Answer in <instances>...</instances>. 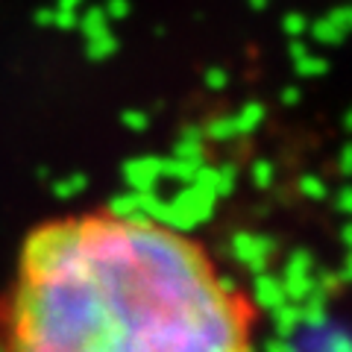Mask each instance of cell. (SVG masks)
Returning <instances> with one entry per match:
<instances>
[{
	"label": "cell",
	"mask_w": 352,
	"mask_h": 352,
	"mask_svg": "<svg viewBox=\"0 0 352 352\" xmlns=\"http://www.w3.org/2000/svg\"><path fill=\"white\" fill-rule=\"evenodd\" d=\"M250 3H252V6H267L270 0H250Z\"/></svg>",
	"instance_id": "obj_25"
},
{
	"label": "cell",
	"mask_w": 352,
	"mask_h": 352,
	"mask_svg": "<svg viewBox=\"0 0 352 352\" xmlns=\"http://www.w3.org/2000/svg\"><path fill=\"white\" fill-rule=\"evenodd\" d=\"M206 82H208V85H212V88H223V85H226V74L214 68L212 74H208V76H206Z\"/></svg>",
	"instance_id": "obj_21"
},
{
	"label": "cell",
	"mask_w": 352,
	"mask_h": 352,
	"mask_svg": "<svg viewBox=\"0 0 352 352\" xmlns=\"http://www.w3.org/2000/svg\"><path fill=\"white\" fill-rule=\"evenodd\" d=\"M314 288V279H311V258L305 252H296V256L288 261L285 267V279H282V291L294 296V300H305Z\"/></svg>",
	"instance_id": "obj_4"
},
{
	"label": "cell",
	"mask_w": 352,
	"mask_h": 352,
	"mask_svg": "<svg viewBox=\"0 0 352 352\" xmlns=\"http://www.w3.org/2000/svg\"><path fill=\"white\" fill-rule=\"evenodd\" d=\"M88 185V179L82 173H74V176H65V179L59 182H53V194L62 197V200H68V197H76V194H82V188Z\"/></svg>",
	"instance_id": "obj_12"
},
{
	"label": "cell",
	"mask_w": 352,
	"mask_h": 352,
	"mask_svg": "<svg viewBox=\"0 0 352 352\" xmlns=\"http://www.w3.org/2000/svg\"><path fill=\"white\" fill-rule=\"evenodd\" d=\"M76 21H80L76 9H53V21H50V24L68 30V27H76Z\"/></svg>",
	"instance_id": "obj_16"
},
{
	"label": "cell",
	"mask_w": 352,
	"mask_h": 352,
	"mask_svg": "<svg viewBox=\"0 0 352 352\" xmlns=\"http://www.w3.org/2000/svg\"><path fill=\"white\" fill-rule=\"evenodd\" d=\"M338 212H349V200H346V191L338 197Z\"/></svg>",
	"instance_id": "obj_23"
},
{
	"label": "cell",
	"mask_w": 352,
	"mask_h": 352,
	"mask_svg": "<svg viewBox=\"0 0 352 352\" xmlns=\"http://www.w3.org/2000/svg\"><path fill=\"white\" fill-rule=\"evenodd\" d=\"M349 24V9H335L332 15H326L323 21H317V24L311 27L314 32V38L320 41V44H338L340 38H344V30Z\"/></svg>",
	"instance_id": "obj_6"
},
{
	"label": "cell",
	"mask_w": 352,
	"mask_h": 352,
	"mask_svg": "<svg viewBox=\"0 0 352 352\" xmlns=\"http://www.w3.org/2000/svg\"><path fill=\"white\" fill-rule=\"evenodd\" d=\"M256 294H258V302H261V305L279 308V305L285 302V291H282V282H279V279H273V276H258Z\"/></svg>",
	"instance_id": "obj_7"
},
{
	"label": "cell",
	"mask_w": 352,
	"mask_h": 352,
	"mask_svg": "<svg viewBox=\"0 0 352 352\" xmlns=\"http://www.w3.org/2000/svg\"><path fill=\"white\" fill-rule=\"evenodd\" d=\"M36 21H38L41 27H47L50 21H53V12H50V9H38V12H36Z\"/></svg>",
	"instance_id": "obj_22"
},
{
	"label": "cell",
	"mask_w": 352,
	"mask_h": 352,
	"mask_svg": "<svg viewBox=\"0 0 352 352\" xmlns=\"http://www.w3.org/2000/svg\"><path fill=\"white\" fill-rule=\"evenodd\" d=\"M124 124H126L129 129H147L150 120H147L144 112H126V115H124Z\"/></svg>",
	"instance_id": "obj_20"
},
{
	"label": "cell",
	"mask_w": 352,
	"mask_h": 352,
	"mask_svg": "<svg viewBox=\"0 0 352 352\" xmlns=\"http://www.w3.org/2000/svg\"><path fill=\"white\" fill-rule=\"evenodd\" d=\"M232 252H235V258L241 264H247V267L252 270H264L270 264L273 258V252H276V247H273V241L270 238H264V235H235L232 241Z\"/></svg>",
	"instance_id": "obj_3"
},
{
	"label": "cell",
	"mask_w": 352,
	"mask_h": 352,
	"mask_svg": "<svg viewBox=\"0 0 352 352\" xmlns=\"http://www.w3.org/2000/svg\"><path fill=\"white\" fill-rule=\"evenodd\" d=\"M206 135L212 138V141H232V138L238 135L235 118L229 115V118H217V120H212V124L206 126Z\"/></svg>",
	"instance_id": "obj_11"
},
{
	"label": "cell",
	"mask_w": 352,
	"mask_h": 352,
	"mask_svg": "<svg viewBox=\"0 0 352 352\" xmlns=\"http://www.w3.org/2000/svg\"><path fill=\"white\" fill-rule=\"evenodd\" d=\"M285 103H296V88H288V91H285Z\"/></svg>",
	"instance_id": "obj_24"
},
{
	"label": "cell",
	"mask_w": 352,
	"mask_h": 352,
	"mask_svg": "<svg viewBox=\"0 0 352 352\" xmlns=\"http://www.w3.org/2000/svg\"><path fill=\"white\" fill-rule=\"evenodd\" d=\"M270 179H273V168H270L267 162H258L256 168H252V182H256L258 188H267Z\"/></svg>",
	"instance_id": "obj_17"
},
{
	"label": "cell",
	"mask_w": 352,
	"mask_h": 352,
	"mask_svg": "<svg viewBox=\"0 0 352 352\" xmlns=\"http://www.w3.org/2000/svg\"><path fill=\"white\" fill-rule=\"evenodd\" d=\"M115 47H118V41H115L112 32L88 38V56H94V59H103V56H109V53H115Z\"/></svg>",
	"instance_id": "obj_13"
},
{
	"label": "cell",
	"mask_w": 352,
	"mask_h": 352,
	"mask_svg": "<svg viewBox=\"0 0 352 352\" xmlns=\"http://www.w3.org/2000/svg\"><path fill=\"white\" fill-rule=\"evenodd\" d=\"M214 203H217V197L212 191L188 182L173 200H162L159 197V206H156V212H153V220H159L162 226L176 229V232H188V229L200 226L206 217H212Z\"/></svg>",
	"instance_id": "obj_2"
},
{
	"label": "cell",
	"mask_w": 352,
	"mask_h": 352,
	"mask_svg": "<svg viewBox=\"0 0 352 352\" xmlns=\"http://www.w3.org/2000/svg\"><path fill=\"white\" fill-rule=\"evenodd\" d=\"M235 118V126H238V135H247V132H252L258 124H261V118H264V106L261 103H247L244 109H241Z\"/></svg>",
	"instance_id": "obj_10"
},
{
	"label": "cell",
	"mask_w": 352,
	"mask_h": 352,
	"mask_svg": "<svg viewBox=\"0 0 352 352\" xmlns=\"http://www.w3.org/2000/svg\"><path fill=\"white\" fill-rule=\"evenodd\" d=\"M300 191L305 197H311V200H323V197H326V185H323V179H317V176H302V179H300Z\"/></svg>",
	"instance_id": "obj_14"
},
{
	"label": "cell",
	"mask_w": 352,
	"mask_h": 352,
	"mask_svg": "<svg viewBox=\"0 0 352 352\" xmlns=\"http://www.w3.org/2000/svg\"><path fill=\"white\" fill-rule=\"evenodd\" d=\"M235 179H238L235 168H220V170H217V197L232 194V188H235Z\"/></svg>",
	"instance_id": "obj_15"
},
{
	"label": "cell",
	"mask_w": 352,
	"mask_h": 352,
	"mask_svg": "<svg viewBox=\"0 0 352 352\" xmlns=\"http://www.w3.org/2000/svg\"><path fill=\"white\" fill-rule=\"evenodd\" d=\"M291 53H294V62H296V71L300 74H305V76H317V74H323L326 71V62L323 59H317V56H311L302 44H291Z\"/></svg>",
	"instance_id": "obj_8"
},
{
	"label": "cell",
	"mask_w": 352,
	"mask_h": 352,
	"mask_svg": "<svg viewBox=\"0 0 352 352\" xmlns=\"http://www.w3.org/2000/svg\"><path fill=\"white\" fill-rule=\"evenodd\" d=\"M0 352H252V308L159 220H53L24 241Z\"/></svg>",
	"instance_id": "obj_1"
},
{
	"label": "cell",
	"mask_w": 352,
	"mask_h": 352,
	"mask_svg": "<svg viewBox=\"0 0 352 352\" xmlns=\"http://www.w3.org/2000/svg\"><path fill=\"white\" fill-rule=\"evenodd\" d=\"M305 27H308V24H305V18H302V15H296V12H291L288 18H285V32H288V36H294V38L300 36V32H305Z\"/></svg>",
	"instance_id": "obj_19"
},
{
	"label": "cell",
	"mask_w": 352,
	"mask_h": 352,
	"mask_svg": "<svg viewBox=\"0 0 352 352\" xmlns=\"http://www.w3.org/2000/svg\"><path fill=\"white\" fill-rule=\"evenodd\" d=\"M129 191H156L162 182V159H135L124 168Z\"/></svg>",
	"instance_id": "obj_5"
},
{
	"label": "cell",
	"mask_w": 352,
	"mask_h": 352,
	"mask_svg": "<svg viewBox=\"0 0 352 352\" xmlns=\"http://www.w3.org/2000/svg\"><path fill=\"white\" fill-rule=\"evenodd\" d=\"M103 12H106V18L109 21H120V18H126V12H129V3H126V0H109V6L103 9Z\"/></svg>",
	"instance_id": "obj_18"
},
{
	"label": "cell",
	"mask_w": 352,
	"mask_h": 352,
	"mask_svg": "<svg viewBox=\"0 0 352 352\" xmlns=\"http://www.w3.org/2000/svg\"><path fill=\"white\" fill-rule=\"evenodd\" d=\"M76 27H82L85 38H94V36H103V32H109V18L103 9H88V12L76 21Z\"/></svg>",
	"instance_id": "obj_9"
}]
</instances>
